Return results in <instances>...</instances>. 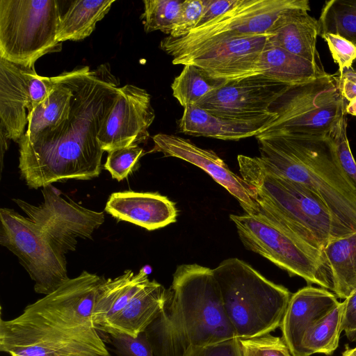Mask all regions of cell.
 Masks as SVG:
<instances>
[{
	"instance_id": "1",
	"label": "cell",
	"mask_w": 356,
	"mask_h": 356,
	"mask_svg": "<svg viewBox=\"0 0 356 356\" xmlns=\"http://www.w3.org/2000/svg\"><path fill=\"white\" fill-rule=\"evenodd\" d=\"M72 90L68 118L54 130L19 141V168L27 186L38 188L67 179L90 180L101 173L104 151L97 136L118 92L108 63L69 71Z\"/></svg>"
},
{
	"instance_id": "2",
	"label": "cell",
	"mask_w": 356,
	"mask_h": 356,
	"mask_svg": "<svg viewBox=\"0 0 356 356\" xmlns=\"http://www.w3.org/2000/svg\"><path fill=\"white\" fill-rule=\"evenodd\" d=\"M103 276L83 271L28 305L18 316L0 320V351L10 356H111L92 318Z\"/></svg>"
},
{
	"instance_id": "3",
	"label": "cell",
	"mask_w": 356,
	"mask_h": 356,
	"mask_svg": "<svg viewBox=\"0 0 356 356\" xmlns=\"http://www.w3.org/2000/svg\"><path fill=\"white\" fill-rule=\"evenodd\" d=\"M256 138L259 157L275 172L312 190L337 222L356 232V188L327 136L264 131Z\"/></svg>"
},
{
	"instance_id": "4",
	"label": "cell",
	"mask_w": 356,
	"mask_h": 356,
	"mask_svg": "<svg viewBox=\"0 0 356 356\" xmlns=\"http://www.w3.org/2000/svg\"><path fill=\"white\" fill-rule=\"evenodd\" d=\"M242 178L257 192L259 213L293 236L323 252L332 238L351 233L309 188L275 172L259 156L238 155Z\"/></svg>"
},
{
	"instance_id": "5",
	"label": "cell",
	"mask_w": 356,
	"mask_h": 356,
	"mask_svg": "<svg viewBox=\"0 0 356 356\" xmlns=\"http://www.w3.org/2000/svg\"><path fill=\"white\" fill-rule=\"evenodd\" d=\"M225 314L236 337L249 339L280 327L291 293L238 258L213 269Z\"/></svg>"
},
{
	"instance_id": "6",
	"label": "cell",
	"mask_w": 356,
	"mask_h": 356,
	"mask_svg": "<svg viewBox=\"0 0 356 356\" xmlns=\"http://www.w3.org/2000/svg\"><path fill=\"white\" fill-rule=\"evenodd\" d=\"M165 306L191 346H204L236 337L211 268L196 264L178 266L167 290Z\"/></svg>"
},
{
	"instance_id": "7",
	"label": "cell",
	"mask_w": 356,
	"mask_h": 356,
	"mask_svg": "<svg viewBox=\"0 0 356 356\" xmlns=\"http://www.w3.org/2000/svg\"><path fill=\"white\" fill-rule=\"evenodd\" d=\"M56 0H0V58L26 66L60 51L61 18Z\"/></svg>"
},
{
	"instance_id": "8",
	"label": "cell",
	"mask_w": 356,
	"mask_h": 356,
	"mask_svg": "<svg viewBox=\"0 0 356 356\" xmlns=\"http://www.w3.org/2000/svg\"><path fill=\"white\" fill-rule=\"evenodd\" d=\"M245 248L267 259L291 276L333 291L323 252L286 232L261 213L230 215Z\"/></svg>"
},
{
	"instance_id": "9",
	"label": "cell",
	"mask_w": 356,
	"mask_h": 356,
	"mask_svg": "<svg viewBox=\"0 0 356 356\" xmlns=\"http://www.w3.org/2000/svg\"><path fill=\"white\" fill-rule=\"evenodd\" d=\"M335 75L291 86L273 105L275 120L264 131L328 136L346 114Z\"/></svg>"
},
{
	"instance_id": "10",
	"label": "cell",
	"mask_w": 356,
	"mask_h": 356,
	"mask_svg": "<svg viewBox=\"0 0 356 356\" xmlns=\"http://www.w3.org/2000/svg\"><path fill=\"white\" fill-rule=\"evenodd\" d=\"M310 10L307 0H237L234 6L213 20L179 38L169 36L161 49L172 58L188 54L213 42L249 35L264 34L279 17L292 9Z\"/></svg>"
},
{
	"instance_id": "11",
	"label": "cell",
	"mask_w": 356,
	"mask_h": 356,
	"mask_svg": "<svg viewBox=\"0 0 356 356\" xmlns=\"http://www.w3.org/2000/svg\"><path fill=\"white\" fill-rule=\"evenodd\" d=\"M0 244L17 257L36 293L48 295L70 279L65 256L35 222L13 209H0Z\"/></svg>"
},
{
	"instance_id": "12",
	"label": "cell",
	"mask_w": 356,
	"mask_h": 356,
	"mask_svg": "<svg viewBox=\"0 0 356 356\" xmlns=\"http://www.w3.org/2000/svg\"><path fill=\"white\" fill-rule=\"evenodd\" d=\"M44 201L39 206L20 199L13 200L35 222L63 254L76 250L77 238H90L104 222V212L88 209L61 197L51 184L42 190Z\"/></svg>"
},
{
	"instance_id": "13",
	"label": "cell",
	"mask_w": 356,
	"mask_h": 356,
	"mask_svg": "<svg viewBox=\"0 0 356 356\" xmlns=\"http://www.w3.org/2000/svg\"><path fill=\"white\" fill-rule=\"evenodd\" d=\"M56 76L38 75L26 66L0 58V130L19 143L31 111L51 92Z\"/></svg>"
},
{
	"instance_id": "14",
	"label": "cell",
	"mask_w": 356,
	"mask_h": 356,
	"mask_svg": "<svg viewBox=\"0 0 356 356\" xmlns=\"http://www.w3.org/2000/svg\"><path fill=\"white\" fill-rule=\"evenodd\" d=\"M269 35L227 38L172 58L174 65H193L226 81L259 76L257 64Z\"/></svg>"
},
{
	"instance_id": "15",
	"label": "cell",
	"mask_w": 356,
	"mask_h": 356,
	"mask_svg": "<svg viewBox=\"0 0 356 356\" xmlns=\"http://www.w3.org/2000/svg\"><path fill=\"white\" fill-rule=\"evenodd\" d=\"M291 86L261 75L227 81L209 92L196 105L222 118L250 120L272 113L273 105Z\"/></svg>"
},
{
	"instance_id": "16",
	"label": "cell",
	"mask_w": 356,
	"mask_h": 356,
	"mask_svg": "<svg viewBox=\"0 0 356 356\" xmlns=\"http://www.w3.org/2000/svg\"><path fill=\"white\" fill-rule=\"evenodd\" d=\"M154 118L151 97L145 89L131 84L119 87L97 136L102 149L109 152L145 143Z\"/></svg>"
},
{
	"instance_id": "17",
	"label": "cell",
	"mask_w": 356,
	"mask_h": 356,
	"mask_svg": "<svg viewBox=\"0 0 356 356\" xmlns=\"http://www.w3.org/2000/svg\"><path fill=\"white\" fill-rule=\"evenodd\" d=\"M152 139L154 147L149 152H161L165 156L178 158L197 166L233 195L245 213H259L256 188L233 172L213 151L172 134H158Z\"/></svg>"
},
{
	"instance_id": "18",
	"label": "cell",
	"mask_w": 356,
	"mask_h": 356,
	"mask_svg": "<svg viewBox=\"0 0 356 356\" xmlns=\"http://www.w3.org/2000/svg\"><path fill=\"white\" fill-rule=\"evenodd\" d=\"M339 303L335 295L323 288L308 286L291 295L280 327L292 356H302L305 334Z\"/></svg>"
},
{
	"instance_id": "19",
	"label": "cell",
	"mask_w": 356,
	"mask_h": 356,
	"mask_svg": "<svg viewBox=\"0 0 356 356\" xmlns=\"http://www.w3.org/2000/svg\"><path fill=\"white\" fill-rule=\"evenodd\" d=\"M105 211L113 217L149 231L176 222L175 204L158 193L122 191L112 193Z\"/></svg>"
},
{
	"instance_id": "20",
	"label": "cell",
	"mask_w": 356,
	"mask_h": 356,
	"mask_svg": "<svg viewBox=\"0 0 356 356\" xmlns=\"http://www.w3.org/2000/svg\"><path fill=\"white\" fill-rule=\"evenodd\" d=\"M277 113L250 119L235 120L213 115L196 104L184 108L178 120L180 132L193 136L209 137L224 140H238L257 136L275 120Z\"/></svg>"
},
{
	"instance_id": "21",
	"label": "cell",
	"mask_w": 356,
	"mask_h": 356,
	"mask_svg": "<svg viewBox=\"0 0 356 356\" xmlns=\"http://www.w3.org/2000/svg\"><path fill=\"white\" fill-rule=\"evenodd\" d=\"M318 21L305 9L289 10L268 31V41L289 52L321 64L316 49Z\"/></svg>"
},
{
	"instance_id": "22",
	"label": "cell",
	"mask_w": 356,
	"mask_h": 356,
	"mask_svg": "<svg viewBox=\"0 0 356 356\" xmlns=\"http://www.w3.org/2000/svg\"><path fill=\"white\" fill-rule=\"evenodd\" d=\"M166 293L163 286L149 280L101 333L120 332L137 337L145 331L161 312Z\"/></svg>"
},
{
	"instance_id": "23",
	"label": "cell",
	"mask_w": 356,
	"mask_h": 356,
	"mask_svg": "<svg viewBox=\"0 0 356 356\" xmlns=\"http://www.w3.org/2000/svg\"><path fill=\"white\" fill-rule=\"evenodd\" d=\"M257 67L259 75L289 86L302 84L328 74L322 64L293 54L268 40L259 56Z\"/></svg>"
},
{
	"instance_id": "24",
	"label": "cell",
	"mask_w": 356,
	"mask_h": 356,
	"mask_svg": "<svg viewBox=\"0 0 356 356\" xmlns=\"http://www.w3.org/2000/svg\"><path fill=\"white\" fill-rule=\"evenodd\" d=\"M148 280L144 268L136 274L126 270L115 278L105 279L98 288L93 309L92 318L97 330L102 332Z\"/></svg>"
},
{
	"instance_id": "25",
	"label": "cell",
	"mask_w": 356,
	"mask_h": 356,
	"mask_svg": "<svg viewBox=\"0 0 356 356\" xmlns=\"http://www.w3.org/2000/svg\"><path fill=\"white\" fill-rule=\"evenodd\" d=\"M56 79L49 95L29 115L27 129L19 141H29L51 131L68 118L73 96L69 72H63Z\"/></svg>"
},
{
	"instance_id": "26",
	"label": "cell",
	"mask_w": 356,
	"mask_h": 356,
	"mask_svg": "<svg viewBox=\"0 0 356 356\" xmlns=\"http://www.w3.org/2000/svg\"><path fill=\"white\" fill-rule=\"evenodd\" d=\"M333 291L346 299L356 289V232L330 239L323 249Z\"/></svg>"
},
{
	"instance_id": "27",
	"label": "cell",
	"mask_w": 356,
	"mask_h": 356,
	"mask_svg": "<svg viewBox=\"0 0 356 356\" xmlns=\"http://www.w3.org/2000/svg\"><path fill=\"white\" fill-rule=\"evenodd\" d=\"M115 0H76L61 16L58 40L79 41L88 37L107 14Z\"/></svg>"
},
{
	"instance_id": "28",
	"label": "cell",
	"mask_w": 356,
	"mask_h": 356,
	"mask_svg": "<svg viewBox=\"0 0 356 356\" xmlns=\"http://www.w3.org/2000/svg\"><path fill=\"white\" fill-rule=\"evenodd\" d=\"M145 332L154 356H186L191 346L174 324L165 305Z\"/></svg>"
},
{
	"instance_id": "29",
	"label": "cell",
	"mask_w": 356,
	"mask_h": 356,
	"mask_svg": "<svg viewBox=\"0 0 356 356\" xmlns=\"http://www.w3.org/2000/svg\"><path fill=\"white\" fill-rule=\"evenodd\" d=\"M343 305L335 307L325 318L305 334L301 348L302 356L314 353L330 355L339 345L341 330Z\"/></svg>"
},
{
	"instance_id": "30",
	"label": "cell",
	"mask_w": 356,
	"mask_h": 356,
	"mask_svg": "<svg viewBox=\"0 0 356 356\" xmlns=\"http://www.w3.org/2000/svg\"><path fill=\"white\" fill-rule=\"evenodd\" d=\"M226 82L211 77L198 67L186 65L180 74L174 79L171 88L173 97L185 108L196 104L209 92Z\"/></svg>"
},
{
	"instance_id": "31",
	"label": "cell",
	"mask_w": 356,
	"mask_h": 356,
	"mask_svg": "<svg viewBox=\"0 0 356 356\" xmlns=\"http://www.w3.org/2000/svg\"><path fill=\"white\" fill-rule=\"evenodd\" d=\"M318 21L319 35H338L356 46V0L327 1Z\"/></svg>"
},
{
	"instance_id": "32",
	"label": "cell",
	"mask_w": 356,
	"mask_h": 356,
	"mask_svg": "<svg viewBox=\"0 0 356 356\" xmlns=\"http://www.w3.org/2000/svg\"><path fill=\"white\" fill-rule=\"evenodd\" d=\"M184 1L145 0L143 19L146 33L161 31L170 35L181 12Z\"/></svg>"
},
{
	"instance_id": "33",
	"label": "cell",
	"mask_w": 356,
	"mask_h": 356,
	"mask_svg": "<svg viewBox=\"0 0 356 356\" xmlns=\"http://www.w3.org/2000/svg\"><path fill=\"white\" fill-rule=\"evenodd\" d=\"M346 114L328 134L338 162L356 188V162L352 154L346 132Z\"/></svg>"
},
{
	"instance_id": "34",
	"label": "cell",
	"mask_w": 356,
	"mask_h": 356,
	"mask_svg": "<svg viewBox=\"0 0 356 356\" xmlns=\"http://www.w3.org/2000/svg\"><path fill=\"white\" fill-rule=\"evenodd\" d=\"M144 154L139 145L118 148L108 152L104 167L113 179L120 181L129 175Z\"/></svg>"
},
{
	"instance_id": "35",
	"label": "cell",
	"mask_w": 356,
	"mask_h": 356,
	"mask_svg": "<svg viewBox=\"0 0 356 356\" xmlns=\"http://www.w3.org/2000/svg\"><path fill=\"white\" fill-rule=\"evenodd\" d=\"M243 356H291V353L282 337L270 333L240 339Z\"/></svg>"
},
{
	"instance_id": "36",
	"label": "cell",
	"mask_w": 356,
	"mask_h": 356,
	"mask_svg": "<svg viewBox=\"0 0 356 356\" xmlns=\"http://www.w3.org/2000/svg\"><path fill=\"white\" fill-rule=\"evenodd\" d=\"M113 346L118 356H154L150 342L145 332L137 337L115 332L104 334Z\"/></svg>"
},
{
	"instance_id": "37",
	"label": "cell",
	"mask_w": 356,
	"mask_h": 356,
	"mask_svg": "<svg viewBox=\"0 0 356 356\" xmlns=\"http://www.w3.org/2000/svg\"><path fill=\"white\" fill-rule=\"evenodd\" d=\"M203 8V0L184 1L179 15L169 37L179 38L187 35L197 25Z\"/></svg>"
},
{
	"instance_id": "38",
	"label": "cell",
	"mask_w": 356,
	"mask_h": 356,
	"mask_svg": "<svg viewBox=\"0 0 356 356\" xmlns=\"http://www.w3.org/2000/svg\"><path fill=\"white\" fill-rule=\"evenodd\" d=\"M321 37L326 41L332 57L339 66L338 74L350 68L356 59V46L338 35L325 33Z\"/></svg>"
},
{
	"instance_id": "39",
	"label": "cell",
	"mask_w": 356,
	"mask_h": 356,
	"mask_svg": "<svg viewBox=\"0 0 356 356\" xmlns=\"http://www.w3.org/2000/svg\"><path fill=\"white\" fill-rule=\"evenodd\" d=\"M186 356H243L239 339L236 337L204 346H191Z\"/></svg>"
},
{
	"instance_id": "40",
	"label": "cell",
	"mask_w": 356,
	"mask_h": 356,
	"mask_svg": "<svg viewBox=\"0 0 356 356\" xmlns=\"http://www.w3.org/2000/svg\"><path fill=\"white\" fill-rule=\"evenodd\" d=\"M341 330L350 341H356V289L341 302Z\"/></svg>"
},
{
	"instance_id": "41",
	"label": "cell",
	"mask_w": 356,
	"mask_h": 356,
	"mask_svg": "<svg viewBox=\"0 0 356 356\" xmlns=\"http://www.w3.org/2000/svg\"><path fill=\"white\" fill-rule=\"evenodd\" d=\"M202 16L195 28L204 25L232 8L237 0H203Z\"/></svg>"
},
{
	"instance_id": "42",
	"label": "cell",
	"mask_w": 356,
	"mask_h": 356,
	"mask_svg": "<svg viewBox=\"0 0 356 356\" xmlns=\"http://www.w3.org/2000/svg\"><path fill=\"white\" fill-rule=\"evenodd\" d=\"M337 74L340 76H343L348 80H350L356 83V71L352 69L351 67L345 70L341 74L337 73Z\"/></svg>"
},
{
	"instance_id": "43",
	"label": "cell",
	"mask_w": 356,
	"mask_h": 356,
	"mask_svg": "<svg viewBox=\"0 0 356 356\" xmlns=\"http://www.w3.org/2000/svg\"><path fill=\"white\" fill-rule=\"evenodd\" d=\"M346 113L356 116V98L350 100L346 104Z\"/></svg>"
},
{
	"instance_id": "44",
	"label": "cell",
	"mask_w": 356,
	"mask_h": 356,
	"mask_svg": "<svg viewBox=\"0 0 356 356\" xmlns=\"http://www.w3.org/2000/svg\"><path fill=\"white\" fill-rule=\"evenodd\" d=\"M341 356H356V348H349L346 346V348L342 353Z\"/></svg>"
},
{
	"instance_id": "45",
	"label": "cell",
	"mask_w": 356,
	"mask_h": 356,
	"mask_svg": "<svg viewBox=\"0 0 356 356\" xmlns=\"http://www.w3.org/2000/svg\"><path fill=\"white\" fill-rule=\"evenodd\" d=\"M351 68L356 71V59L354 60Z\"/></svg>"
},
{
	"instance_id": "46",
	"label": "cell",
	"mask_w": 356,
	"mask_h": 356,
	"mask_svg": "<svg viewBox=\"0 0 356 356\" xmlns=\"http://www.w3.org/2000/svg\"><path fill=\"white\" fill-rule=\"evenodd\" d=\"M291 356H292V355H291Z\"/></svg>"
}]
</instances>
